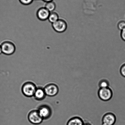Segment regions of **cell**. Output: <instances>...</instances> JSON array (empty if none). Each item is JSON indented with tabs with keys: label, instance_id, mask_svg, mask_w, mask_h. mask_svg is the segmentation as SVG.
I'll list each match as a JSON object with an SVG mask.
<instances>
[{
	"label": "cell",
	"instance_id": "13",
	"mask_svg": "<svg viewBox=\"0 0 125 125\" xmlns=\"http://www.w3.org/2000/svg\"><path fill=\"white\" fill-rule=\"evenodd\" d=\"M45 7L50 12H53L56 8V4L53 1L46 2Z\"/></svg>",
	"mask_w": 125,
	"mask_h": 125
},
{
	"label": "cell",
	"instance_id": "10",
	"mask_svg": "<svg viewBox=\"0 0 125 125\" xmlns=\"http://www.w3.org/2000/svg\"><path fill=\"white\" fill-rule=\"evenodd\" d=\"M46 96L44 88L39 87L37 88L33 96L35 100L41 101L45 99Z\"/></svg>",
	"mask_w": 125,
	"mask_h": 125
},
{
	"label": "cell",
	"instance_id": "18",
	"mask_svg": "<svg viewBox=\"0 0 125 125\" xmlns=\"http://www.w3.org/2000/svg\"><path fill=\"white\" fill-rule=\"evenodd\" d=\"M121 36L122 40L125 41V28L123 30L121 31Z\"/></svg>",
	"mask_w": 125,
	"mask_h": 125
},
{
	"label": "cell",
	"instance_id": "6",
	"mask_svg": "<svg viewBox=\"0 0 125 125\" xmlns=\"http://www.w3.org/2000/svg\"><path fill=\"white\" fill-rule=\"evenodd\" d=\"M52 27L55 31L58 33H62L66 31L67 28L66 22L63 19H59L52 23Z\"/></svg>",
	"mask_w": 125,
	"mask_h": 125
},
{
	"label": "cell",
	"instance_id": "20",
	"mask_svg": "<svg viewBox=\"0 0 125 125\" xmlns=\"http://www.w3.org/2000/svg\"><path fill=\"white\" fill-rule=\"evenodd\" d=\"M44 2H51L53 1V0H42Z\"/></svg>",
	"mask_w": 125,
	"mask_h": 125
},
{
	"label": "cell",
	"instance_id": "17",
	"mask_svg": "<svg viewBox=\"0 0 125 125\" xmlns=\"http://www.w3.org/2000/svg\"><path fill=\"white\" fill-rule=\"evenodd\" d=\"M120 72L121 75L125 78V63L121 66L120 68Z\"/></svg>",
	"mask_w": 125,
	"mask_h": 125
},
{
	"label": "cell",
	"instance_id": "22",
	"mask_svg": "<svg viewBox=\"0 0 125 125\" xmlns=\"http://www.w3.org/2000/svg\"></svg>",
	"mask_w": 125,
	"mask_h": 125
},
{
	"label": "cell",
	"instance_id": "12",
	"mask_svg": "<svg viewBox=\"0 0 125 125\" xmlns=\"http://www.w3.org/2000/svg\"><path fill=\"white\" fill-rule=\"evenodd\" d=\"M59 19V16L58 13L56 12L53 11L50 12L48 17V20L52 24L55 23Z\"/></svg>",
	"mask_w": 125,
	"mask_h": 125
},
{
	"label": "cell",
	"instance_id": "11",
	"mask_svg": "<svg viewBox=\"0 0 125 125\" xmlns=\"http://www.w3.org/2000/svg\"><path fill=\"white\" fill-rule=\"evenodd\" d=\"M84 121L81 117L75 116L70 119L66 125H84Z\"/></svg>",
	"mask_w": 125,
	"mask_h": 125
},
{
	"label": "cell",
	"instance_id": "1",
	"mask_svg": "<svg viewBox=\"0 0 125 125\" xmlns=\"http://www.w3.org/2000/svg\"><path fill=\"white\" fill-rule=\"evenodd\" d=\"M37 88L36 85L31 82H27L22 86V92L24 96L28 97L33 96Z\"/></svg>",
	"mask_w": 125,
	"mask_h": 125
},
{
	"label": "cell",
	"instance_id": "16",
	"mask_svg": "<svg viewBox=\"0 0 125 125\" xmlns=\"http://www.w3.org/2000/svg\"><path fill=\"white\" fill-rule=\"evenodd\" d=\"M19 1L22 4L28 5L31 4L33 0H19Z\"/></svg>",
	"mask_w": 125,
	"mask_h": 125
},
{
	"label": "cell",
	"instance_id": "2",
	"mask_svg": "<svg viewBox=\"0 0 125 125\" xmlns=\"http://www.w3.org/2000/svg\"><path fill=\"white\" fill-rule=\"evenodd\" d=\"M28 119L30 123L35 125L41 124L43 120L37 110L30 111L28 114Z\"/></svg>",
	"mask_w": 125,
	"mask_h": 125
},
{
	"label": "cell",
	"instance_id": "7",
	"mask_svg": "<svg viewBox=\"0 0 125 125\" xmlns=\"http://www.w3.org/2000/svg\"><path fill=\"white\" fill-rule=\"evenodd\" d=\"M46 95L53 97L57 95L59 91V89L56 84L51 83L48 84L44 88Z\"/></svg>",
	"mask_w": 125,
	"mask_h": 125
},
{
	"label": "cell",
	"instance_id": "21",
	"mask_svg": "<svg viewBox=\"0 0 125 125\" xmlns=\"http://www.w3.org/2000/svg\"><path fill=\"white\" fill-rule=\"evenodd\" d=\"M2 49H1V45H0V54L2 53Z\"/></svg>",
	"mask_w": 125,
	"mask_h": 125
},
{
	"label": "cell",
	"instance_id": "9",
	"mask_svg": "<svg viewBox=\"0 0 125 125\" xmlns=\"http://www.w3.org/2000/svg\"><path fill=\"white\" fill-rule=\"evenodd\" d=\"M50 12L45 7H42L38 10L37 16L38 18L41 21H45L48 19Z\"/></svg>",
	"mask_w": 125,
	"mask_h": 125
},
{
	"label": "cell",
	"instance_id": "4",
	"mask_svg": "<svg viewBox=\"0 0 125 125\" xmlns=\"http://www.w3.org/2000/svg\"><path fill=\"white\" fill-rule=\"evenodd\" d=\"M2 52L5 55H10L14 53L16 50L14 44L8 40L4 41L1 44Z\"/></svg>",
	"mask_w": 125,
	"mask_h": 125
},
{
	"label": "cell",
	"instance_id": "3",
	"mask_svg": "<svg viewBox=\"0 0 125 125\" xmlns=\"http://www.w3.org/2000/svg\"><path fill=\"white\" fill-rule=\"evenodd\" d=\"M98 94L100 100L103 101H107L112 98L113 92L112 89L109 87L100 88L98 91Z\"/></svg>",
	"mask_w": 125,
	"mask_h": 125
},
{
	"label": "cell",
	"instance_id": "5",
	"mask_svg": "<svg viewBox=\"0 0 125 125\" xmlns=\"http://www.w3.org/2000/svg\"><path fill=\"white\" fill-rule=\"evenodd\" d=\"M37 110L43 120L48 119L52 116V110L48 105L46 104L41 105L39 106Z\"/></svg>",
	"mask_w": 125,
	"mask_h": 125
},
{
	"label": "cell",
	"instance_id": "15",
	"mask_svg": "<svg viewBox=\"0 0 125 125\" xmlns=\"http://www.w3.org/2000/svg\"><path fill=\"white\" fill-rule=\"evenodd\" d=\"M117 27L119 30L121 31L125 28V21H121L118 23L117 24Z\"/></svg>",
	"mask_w": 125,
	"mask_h": 125
},
{
	"label": "cell",
	"instance_id": "19",
	"mask_svg": "<svg viewBox=\"0 0 125 125\" xmlns=\"http://www.w3.org/2000/svg\"><path fill=\"white\" fill-rule=\"evenodd\" d=\"M84 125H93L91 123L88 122H84Z\"/></svg>",
	"mask_w": 125,
	"mask_h": 125
},
{
	"label": "cell",
	"instance_id": "14",
	"mask_svg": "<svg viewBox=\"0 0 125 125\" xmlns=\"http://www.w3.org/2000/svg\"><path fill=\"white\" fill-rule=\"evenodd\" d=\"M98 85L100 88H108L109 87L110 83L107 79H103L100 81Z\"/></svg>",
	"mask_w": 125,
	"mask_h": 125
},
{
	"label": "cell",
	"instance_id": "8",
	"mask_svg": "<svg viewBox=\"0 0 125 125\" xmlns=\"http://www.w3.org/2000/svg\"><path fill=\"white\" fill-rule=\"evenodd\" d=\"M116 121V117L114 114L108 112L104 115L102 120V125H114Z\"/></svg>",
	"mask_w": 125,
	"mask_h": 125
}]
</instances>
